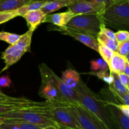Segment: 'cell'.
Instances as JSON below:
<instances>
[{"instance_id":"34","label":"cell","mask_w":129,"mask_h":129,"mask_svg":"<svg viewBox=\"0 0 129 129\" xmlns=\"http://www.w3.org/2000/svg\"><path fill=\"white\" fill-rule=\"evenodd\" d=\"M101 32H102L103 34H104L105 35H107V37H108L109 38L113 39V40H115V32H113L112 30L107 28V26L105 25H103L102 27L100 30Z\"/></svg>"},{"instance_id":"11","label":"cell","mask_w":129,"mask_h":129,"mask_svg":"<svg viewBox=\"0 0 129 129\" xmlns=\"http://www.w3.org/2000/svg\"><path fill=\"white\" fill-rule=\"evenodd\" d=\"M67 8L68 10L78 15H98L102 16L107 8L104 3L86 0H73Z\"/></svg>"},{"instance_id":"4","label":"cell","mask_w":129,"mask_h":129,"mask_svg":"<svg viewBox=\"0 0 129 129\" xmlns=\"http://www.w3.org/2000/svg\"><path fill=\"white\" fill-rule=\"evenodd\" d=\"M33 33L34 31L28 30L26 33L21 35L20 39L16 43L10 45L2 53L1 58L4 60L5 66L0 73L17 62L26 52L30 50Z\"/></svg>"},{"instance_id":"33","label":"cell","mask_w":129,"mask_h":129,"mask_svg":"<svg viewBox=\"0 0 129 129\" xmlns=\"http://www.w3.org/2000/svg\"><path fill=\"white\" fill-rule=\"evenodd\" d=\"M118 76V78L120 80L122 84L127 88L128 90H129V77L128 76L126 75L123 73H120L117 74Z\"/></svg>"},{"instance_id":"24","label":"cell","mask_w":129,"mask_h":129,"mask_svg":"<svg viewBox=\"0 0 129 129\" xmlns=\"http://www.w3.org/2000/svg\"><path fill=\"white\" fill-rule=\"evenodd\" d=\"M108 88L110 89L111 91L112 92L117 100L120 102V103H122L124 105H129V92H126V93H122L116 90L115 89L112 87L111 86H108Z\"/></svg>"},{"instance_id":"39","label":"cell","mask_w":129,"mask_h":129,"mask_svg":"<svg viewBox=\"0 0 129 129\" xmlns=\"http://www.w3.org/2000/svg\"><path fill=\"white\" fill-rule=\"evenodd\" d=\"M41 129H59L57 125H48L46 127H42Z\"/></svg>"},{"instance_id":"18","label":"cell","mask_w":129,"mask_h":129,"mask_svg":"<svg viewBox=\"0 0 129 129\" xmlns=\"http://www.w3.org/2000/svg\"><path fill=\"white\" fill-rule=\"evenodd\" d=\"M31 0H0V12L13 11Z\"/></svg>"},{"instance_id":"1","label":"cell","mask_w":129,"mask_h":129,"mask_svg":"<svg viewBox=\"0 0 129 129\" xmlns=\"http://www.w3.org/2000/svg\"><path fill=\"white\" fill-rule=\"evenodd\" d=\"M74 91L83 107L100 120L108 129H117L109 110L99 94L88 88L82 79Z\"/></svg>"},{"instance_id":"35","label":"cell","mask_w":129,"mask_h":129,"mask_svg":"<svg viewBox=\"0 0 129 129\" xmlns=\"http://www.w3.org/2000/svg\"><path fill=\"white\" fill-rule=\"evenodd\" d=\"M115 105L116 107H117L119 108L120 110L125 115L129 117V105L122 104V103H120V102H118L117 104H115Z\"/></svg>"},{"instance_id":"22","label":"cell","mask_w":129,"mask_h":129,"mask_svg":"<svg viewBox=\"0 0 129 129\" xmlns=\"http://www.w3.org/2000/svg\"><path fill=\"white\" fill-rule=\"evenodd\" d=\"M108 71L109 70L100 71L96 72V73L92 72L89 74L96 76L99 79H102L103 81L105 82L108 85H111L113 83V81H114V75H113V73H110V71L108 72Z\"/></svg>"},{"instance_id":"23","label":"cell","mask_w":129,"mask_h":129,"mask_svg":"<svg viewBox=\"0 0 129 129\" xmlns=\"http://www.w3.org/2000/svg\"><path fill=\"white\" fill-rule=\"evenodd\" d=\"M21 35L16 34L7 32V31H0V40L6 42L10 45H13L20 39Z\"/></svg>"},{"instance_id":"5","label":"cell","mask_w":129,"mask_h":129,"mask_svg":"<svg viewBox=\"0 0 129 129\" xmlns=\"http://www.w3.org/2000/svg\"><path fill=\"white\" fill-rule=\"evenodd\" d=\"M103 25L102 15H79L73 18L66 26L96 38Z\"/></svg>"},{"instance_id":"36","label":"cell","mask_w":129,"mask_h":129,"mask_svg":"<svg viewBox=\"0 0 129 129\" xmlns=\"http://www.w3.org/2000/svg\"><path fill=\"white\" fill-rule=\"evenodd\" d=\"M91 2H98L104 3L106 5V7H108L113 4V0H86Z\"/></svg>"},{"instance_id":"29","label":"cell","mask_w":129,"mask_h":129,"mask_svg":"<svg viewBox=\"0 0 129 129\" xmlns=\"http://www.w3.org/2000/svg\"><path fill=\"white\" fill-rule=\"evenodd\" d=\"M113 75H114V81H113V83H112V84H111L112 87H113L114 89H115L116 90L120 92H122V93H126V92H129V90L127 89L123 84L121 83L120 80L118 78V76L115 73H113Z\"/></svg>"},{"instance_id":"32","label":"cell","mask_w":129,"mask_h":129,"mask_svg":"<svg viewBox=\"0 0 129 129\" xmlns=\"http://www.w3.org/2000/svg\"><path fill=\"white\" fill-rule=\"evenodd\" d=\"M11 84V80L8 75L0 77V88H7Z\"/></svg>"},{"instance_id":"27","label":"cell","mask_w":129,"mask_h":129,"mask_svg":"<svg viewBox=\"0 0 129 129\" xmlns=\"http://www.w3.org/2000/svg\"><path fill=\"white\" fill-rule=\"evenodd\" d=\"M116 52L120 55L125 57L127 59H128L129 40L120 43H118Z\"/></svg>"},{"instance_id":"42","label":"cell","mask_w":129,"mask_h":129,"mask_svg":"<svg viewBox=\"0 0 129 129\" xmlns=\"http://www.w3.org/2000/svg\"><path fill=\"white\" fill-rule=\"evenodd\" d=\"M59 129H69V128H65V127H61V126H59Z\"/></svg>"},{"instance_id":"14","label":"cell","mask_w":129,"mask_h":129,"mask_svg":"<svg viewBox=\"0 0 129 129\" xmlns=\"http://www.w3.org/2000/svg\"><path fill=\"white\" fill-rule=\"evenodd\" d=\"M77 15H78L74 13L69 10L58 13H50L45 15L44 23H49L51 25L57 26H66L68 22Z\"/></svg>"},{"instance_id":"25","label":"cell","mask_w":129,"mask_h":129,"mask_svg":"<svg viewBox=\"0 0 129 129\" xmlns=\"http://www.w3.org/2000/svg\"><path fill=\"white\" fill-rule=\"evenodd\" d=\"M98 52L100 54L102 59L105 60L107 63L109 62L110 59L112 58V55H113L115 52L113 51L112 49H109L105 45L99 44L98 49Z\"/></svg>"},{"instance_id":"43","label":"cell","mask_w":129,"mask_h":129,"mask_svg":"<svg viewBox=\"0 0 129 129\" xmlns=\"http://www.w3.org/2000/svg\"><path fill=\"white\" fill-rule=\"evenodd\" d=\"M34 1H50V0H34Z\"/></svg>"},{"instance_id":"19","label":"cell","mask_w":129,"mask_h":129,"mask_svg":"<svg viewBox=\"0 0 129 129\" xmlns=\"http://www.w3.org/2000/svg\"><path fill=\"white\" fill-rule=\"evenodd\" d=\"M46 2L45 1H34L31 0L30 2L25 4L21 7L18 8V9L15 10V11L17 13L18 16H22L27 12L33 10H36L41 9L44 3Z\"/></svg>"},{"instance_id":"16","label":"cell","mask_w":129,"mask_h":129,"mask_svg":"<svg viewBox=\"0 0 129 129\" xmlns=\"http://www.w3.org/2000/svg\"><path fill=\"white\" fill-rule=\"evenodd\" d=\"M66 84L72 89H75L81 79L80 74L74 69H68L62 73L60 78Z\"/></svg>"},{"instance_id":"8","label":"cell","mask_w":129,"mask_h":129,"mask_svg":"<svg viewBox=\"0 0 129 129\" xmlns=\"http://www.w3.org/2000/svg\"><path fill=\"white\" fill-rule=\"evenodd\" d=\"M39 68L40 74L45 76L60 93V95L64 97L70 104L81 105L75 91L69 88L62 80L61 78H59L49 67L44 63H42L39 66Z\"/></svg>"},{"instance_id":"21","label":"cell","mask_w":129,"mask_h":129,"mask_svg":"<svg viewBox=\"0 0 129 129\" xmlns=\"http://www.w3.org/2000/svg\"><path fill=\"white\" fill-rule=\"evenodd\" d=\"M121 59H122V55L118 54L117 52H115L110 60L107 63L110 73H115V74L119 73Z\"/></svg>"},{"instance_id":"6","label":"cell","mask_w":129,"mask_h":129,"mask_svg":"<svg viewBox=\"0 0 129 129\" xmlns=\"http://www.w3.org/2000/svg\"><path fill=\"white\" fill-rule=\"evenodd\" d=\"M55 105L45 101L37 102L25 97H11L0 102V115L5 113L30 109H49Z\"/></svg>"},{"instance_id":"12","label":"cell","mask_w":129,"mask_h":129,"mask_svg":"<svg viewBox=\"0 0 129 129\" xmlns=\"http://www.w3.org/2000/svg\"><path fill=\"white\" fill-rule=\"evenodd\" d=\"M48 30L59 31L62 35L71 37L78 41L83 43L84 45H86L88 47L98 52V46H99L100 44L97 41L96 38L94 37L88 35L85 33L81 32V31L76 30L67 26H57L51 25V26L48 27Z\"/></svg>"},{"instance_id":"40","label":"cell","mask_w":129,"mask_h":129,"mask_svg":"<svg viewBox=\"0 0 129 129\" xmlns=\"http://www.w3.org/2000/svg\"><path fill=\"white\" fill-rule=\"evenodd\" d=\"M127 1V0H113V4L123 2V1Z\"/></svg>"},{"instance_id":"31","label":"cell","mask_w":129,"mask_h":129,"mask_svg":"<svg viewBox=\"0 0 129 129\" xmlns=\"http://www.w3.org/2000/svg\"><path fill=\"white\" fill-rule=\"evenodd\" d=\"M15 122H16L18 123V125L19 127H20L21 129H41L42 128V127H40V126L31 124V123H27V122H20V121H15Z\"/></svg>"},{"instance_id":"7","label":"cell","mask_w":129,"mask_h":129,"mask_svg":"<svg viewBox=\"0 0 129 129\" xmlns=\"http://www.w3.org/2000/svg\"><path fill=\"white\" fill-rule=\"evenodd\" d=\"M47 113L49 118L58 126L69 129H82L73 112L71 105H55L49 108Z\"/></svg>"},{"instance_id":"37","label":"cell","mask_w":129,"mask_h":129,"mask_svg":"<svg viewBox=\"0 0 129 129\" xmlns=\"http://www.w3.org/2000/svg\"><path fill=\"white\" fill-rule=\"evenodd\" d=\"M10 97V96H9L5 94V93H3L1 90H0V102L5 100L8 99V98H9Z\"/></svg>"},{"instance_id":"38","label":"cell","mask_w":129,"mask_h":129,"mask_svg":"<svg viewBox=\"0 0 129 129\" xmlns=\"http://www.w3.org/2000/svg\"><path fill=\"white\" fill-rule=\"evenodd\" d=\"M123 73L125 74L126 75L129 76V61L127 60L126 62L124 70H123Z\"/></svg>"},{"instance_id":"2","label":"cell","mask_w":129,"mask_h":129,"mask_svg":"<svg viewBox=\"0 0 129 129\" xmlns=\"http://www.w3.org/2000/svg\"><path fill=\"white\" fill-rule=\"evenodd\" d=\"M106 26L128 31L129 28V0L113 3L107 7L102 15Z\"/></svg>"},{"instance_id":"41","label":"cell","mask_w":129,"mask_h":129,"mask_svg":"<svg viewBox=\"0 0 129 129\" xmlns=\"http://www.w3.org/2000/svg\"><path fill=\"white\" fill-rule=\"evenodd\" d=\"M5 121V118H3V117H0V123H1L2 122H3Z\"/></svg>"},{"instance_id":"10","label":"cell","mask_w":129,"mask_h":129,"mask_svg":"<svg viewBox=\"0 0 129 129\" xmlns=\"http://www.w3.org/2000/svg\"><path fill=\"white\" fill-rule=\"evenodd\" d=\"M71 107L82 129H108L100 120L81 105H73Z\"/></svg>"},{"instance_id":"20","label":"cell","mask_w":129,"mask_h":129,"mask_svg":"<svg viewBox=\"0 0 129 129\" xmlns=\"http://www.w3.org/2000/svg\"><path fill=\"white\" fill-rule=\"evenodd\" d=\"M96 39L100 44H102V45L107 47L109 49H112L113 51H117L118 42L116 40H113L111 38H109L101 31H100L99 34L97 35Z\"/></svg>"},{"instance_id":"3","label":"cell","mask_w":129,"mask_h":129,"mask_svg":"<svg viewBox=\"0 0 129 129\" xmlns=\"http://www.w3.org/2000/svg\"><path fill=\"white\" fill-rule=\"evenodd\" d=\"M49 109H30L5 113L0 117L10 120L27 122L44 127L48 125H57L47 115ZM58 126V125H57Z\"/></svg>"},{"instance_id":"9","label":"cell","mask_w":129,"mask_h":129,"mask_svg":"<svg viewBox=\"0 0 129 129\" xmlns=\"http://www.w3.org/2000/svg\"><path fill=\"white\" fill-rule=\"evenodd\" d=\"M98 94L109 110L117 129H129V117L125 115L119 108L116 107L115 104L119 102L110 89L107 88H102Z\"/></svg>"},{"instance_id":"26","label":"cell","mask_w":129,"mask_h":129,"mask_svg":"<svg viewBox=\"0 0 129 129\" xmlns=\"http://www.w3.org/2000/svg\"><path fill=\"white\" fill-rule=\"evenodd\" d=\"M91 69L92 71H105L109 70L108 64L102 58H99L96 60L91 61Z\"/></svg>"},{"instance_id":"28","label":"cell","mask_w":129,"mask_h":129,"mask_svg":"<svg viewBox=\"0 0 129 129\" xmlns=\"http://www.w3.org/2000/svg\"><path fill=\"white\" fill-rule=\"evenodd\" d=\"M18 15L15 10L5 12H0V25L6 23L15 18L17 17Z\"/></svg>"},{"instance_id":"17","label":"cell","mask_w":129,"mask_h":129,"mask_svg":"<svg viewBox=\"0 0 129 129\" xmlns=\"http://www.w3.org/2000/svg\"><path fill=\"white\" fill-rule=\"evenodd\" d=\"M73 0H50L47 1L42 7L41 10L45 15L52 13L64 7H67Z\"/></svg>"},{"instance_id":"13","label":"cell","mask_w":129,"mask_h":129,"mask_svg":"<svg viewBox=\"0 0 129 129\" xmlns=\"http://www.w3.org/2000/svg\"><path fill=\"white\" fill-rule=\"evenodd\" d=\"M42 79L41 86L39 91V95L45 99V101L53 103L56 105H73L70 104L64 97L60 95L55 87L51 84L50 81L45 76L40 74Z\"/></svg>"},{"instance_id":"15","label":"cell","mask_w":129,"mask_h":129,"mask_svg":"<svg viewBox=\"0 0 129 129\" xmlns=\"http://www.w3.org/2000/svg\"><path fill=\"white\" fill-rule=\"evenodd\" d=\"M45 15L41 9H39L28 11L23 15L22 17L26 20L29 30L34 31L39 25L44 23Z\"/></svg>"},{"instance_id":"30","label":"cell","mask_w":129,"mask_h":129,"mask_svg":"<svg viewBox=\"0 0 129 129\" xmlns=\"http://www.w3.org/2000/svg\"><path fill=\"white\" fill-rule=\"evenodd\" d=\"M115 40L118 43L125 42L129 40V32L127 30H120L115 33Z\"/></svg>"}]
</instances>
